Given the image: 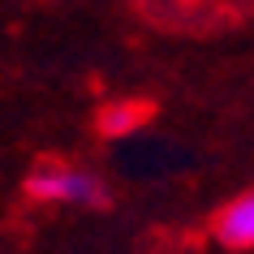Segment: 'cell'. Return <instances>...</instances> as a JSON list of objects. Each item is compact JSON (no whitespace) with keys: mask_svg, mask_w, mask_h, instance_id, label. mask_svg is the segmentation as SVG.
<instances>
[{"mask_svg":"<svg viewBox=\"0 0 254 254\" xmlns=\"http://www.w3.org/2000/svg\"><path fill=\"white\" fill-rule=\"evenodd\" d=\"M26 194L35 202H61V207H104L108 186L95 173L69 168L61 160H43L39 168L26 173Z\"/></svg>","mask_w":254,"mask_h":254,"instance_id":"cell-1","label":"cell"},{"mask_svg":"<svg viewBox=\"0 0 254 254\" xmlns=\"http://www.w3.org/2000/svg\"><path fill=\"white\" fill-rule=\"evenodd\" d=\"M134 117H138V112L121 108V112H108V125H125V129H129V125H134Z\"/></svg>","mask_w":254,"mask_h":254,"instance_id":"cell-3","label":"cell"},{"mask_svg":"<svg viewBox=\"0 0 254 254\" xmlns=\"http://www.w3.org/2000/svg\"><path fill=\"white\" fill-rule=\"evenodd\" d=\"M215 237L228 250H254V190L241 194L215 215Z\"/></svg>","mask_w":254,"mask_h":254,"instance_id":"cell-2","label":"cell"}]
</instances>
